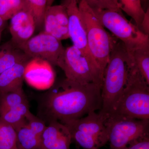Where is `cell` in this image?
<instances>
[{
	"instance_id": "obj_1",
	"label": "cell",
	"mask_w": 149,
	"mask_h": 149,
	"mask_svg": "<svg viewBox=\"0 0 149 149\" xmlns=\"http://www.w3.org/2000/svg\"><path fill=\"white\" fill-rule=\"evenodd\" d=\"M102 88L100 84H80L66 78L52 86L43 97L40 118L48 123L56 120L63 123L100 111Z\"/></svg>"
},
{
	"instance_id": "obj_32",
	"label": "cell",
	"mask_w": 149,
	"mask_h": 149,
	"mask_svg": "<svg viewBox=\"0 0 149 149\" xmlns=\"http://www.w3.org/2000/svg\"><path fill=\"white\" fill-rule=\"evenodd\" d=\"M3 49L2 50L0 51V57L2 55L3 53Z\"/></svg>"
},
{
	"instance_id": "obj_31",
	"label": "cell",
	"mask_w": 149,
	"mask_h": 149,
	"mask_svg": "<svg viewBox=\"0 0 149 149\" xmlns=\"http://www.w3.org/2000/svg\"><path fill=\"white\" fill-rule=\"evenodd\" d=\"M149 0H141V1L143 2L144 4H146L148 2Z\"/></svg>"
},
{
	"instance_id": "obj_25",
	"label": "cell",
	"mask_w": 149,
	"mask_h": 149,
	"mask_svg": "<svg viewBox=\"0 0 149 149\" xmlns=\"http://www.w3.org/2000/svg\"><path fill=\"white\" fill-rule=\"evenodd\" d=\"M27 124L30 130L41 137L47 125L46 122L40 118L34 115L31 112L26 116Z\"/></svg>"
},
{
	"instance_id": "obj_24",
	"label": "cell",
	"mask_w": 149,
	"mask_h": 149,
	"mask_svg": "<svg viewBox=\"0 0 149 149\" xmlns=\"http://www.w3.org/2000/svg\"><path fill=\"white\" fill-rule=\"evenodd\" d=\"M28 102L23 90L0 93V110L7 109Z\"/></svg>"
},
{
	"instance_id": "obj_30",
	"label": "cell",
	"mask_w": 149,
	"mask_h": 149,
	"mask_svg": "<svg viewBox=\"0 0 149 149\" xmlns=\"http://www.w3.org/2000/svg\"><path fill=\"white\" fill-rule=\"evenodd\" d=\"M55 0H47V7L52 6Z\"/></svg>"
},
{
	"instance_id": "obj_23",
	"label": "cell",
	"mask_w": 149,
	"mask_h": 149,
	"mask_svg": "<svg viewBox=\"0 0 149 149\" xmlns=\"http://www.w3.org/2000/svg\"><path fill=\"white\" fill-rule=\"evenodd\" d=\"M23 10H25L24 0H0V17L4 21Z\"/></svg>"
},
{
	"instance_id": "obj_29",
	"label": "cell",
	"mask_w": 149,
	"mask_h": 149,
	"mask_svg": "<svg viewBox=\"0 0 149 149\" xmlns=\"http://www.w3.org/2000/svg\"><path fill=\"white\" fill-rule=\"evenodd\" d=\"M5 22L0 17V31H1L4 26Z\"/></svg>"
},
{
	"instance_id": "obj_4",
	"label": "cell",
	"mask_w": 149,
	"mask_h": 149,
	"mask_svg": "<svg viewBox=\"0 0 149 149\" xmlns=\"http://www.w3.org/2000/svg\"><path fill=\"white\" fill-rule=\"evenodd\" d=\"M78 5L85 24L88 49L104 74L111 52L117 39L107 32L85 0H79Z\"/></svg>"
},
{
	"instance_id": "obj_28",
	"label": "cell",
	"mask_w": 149,
	"mask_h": 149,
	"mask_svg": "<svg viewBox=\"0 0 149 149\" xmlns=\"http://www.w3.org/2000/svg\"><path fill=\"white\" fill-rule=\"evenodd\" d=\"M140 29L144 34L149 36V8L148 7L141 22Z\"/></svg>"
},
{
	"instance_id": "obj_14",
	"label": "cell",
	"mask_w": 149,
	"mask_h": 149,
	"mask_svg": "<svg viewBox=\"0 0 149 149\" xmlns=\"http://www.w3.org/2000/svg\"><path fill=\"white\" fill-rule=\"evenodd\" d=\"M29 60L19 62L0 74V93L23 90L24 70Z\"/></svg>"
},
{
	"instance_id": "obj_22",
	"label": "cell",
	"mask_w": 149,
	"mask_h": 149,
	"mask_svg": "<svg viewBox=\"0 0 149 149\" xmlns=\"http://www.w3.org/2000/svg\"><path fill=\"white\" fill-rule=\"evenodd\" d=\"M3 50L0 57V74L19 62L31 59L19 49L18 51Z\"/></svg>"
},
{
	"instance_id": "obj_35",
	"label": "cell",
	"mask_w": 149,
	"mask_h": 149,
	"mask_svg": "<svg viewBox=\"0 0 149 149\" xmlns=\"http://www.w3.org/2000/svg\"><path fill=\"white\" fill-rule=\"evenodd\" d=\"M18 149V148H16V149Z\"/></svg>"
},
{
	"instance_id": "obj_12",
	"label": "cell",
	"mask_w": 149,
	"mask_h": 149,
	"mask_svg": "<svg viewBox=\"0 0 149 149\" xmlns=\"http://www.w3.org/2000/svg\"><path fill=\"white\" fill-rule=\"evenodd\" d=\"M10 19L12 41L18 48L32 37L36 28L35 21L32 15L24 10L15 14Z\"/></svg>"
},
{
	"instance_id": "obj_15",
	"label": "cell",
	"mask_w": 149,
	"mask_h": 149,
	"mask_svg": "<svg viewBox=\"0 0 149 149\" xmlns=\"http://www.w3.org/2000/svg\"><path fill=\"white\" fill-rule=\"evenodd\" d=\"M128 68H133L149 85V45L126 50Z\"/></svg>"
},
{
	"instance_id": "obj_3",
	"label": "cell",
	"mask_w": 149,
	"mask_h": 149,
	"mask_svg": "<svg viewBox=\"0 0 149 149\" xmlns=\"http://www.w3.org/2000/svg\"><path fill=\"white\" fill-rule=\"evenodd\" d=\"M149 85L138 70L128 68L125 87L109 116L149 119Z\"/></svg>"
},
{
	"instance_id": "obj_17",
	"label": "cell",
	"mask_w": 149,
	"mask_h": 149,
	"mask_svg": "<svg viewBox=\"0 0 149 149\" xmlns=\"http://www.w3.org/2000/svg\"><path fill=\"white\" fill-rule=\"evenodd\" d=\"M17 147L18 149H42L41 137L27 125V123L15 129Z\"/></svg>"
},
{
	"instance_id": "obj_19",
	"label": "cell",
	"mask_w": 149,
	"mask_h": 149,
	"mask_svg": "<svg viewBox=\"0 0 149 149\" xmlns=\"http://www.w3.org/2000/svg\"><path fill=\"white\" fill-rule=\"evenodd\" d=\"M120 9L130 17L140 29L145 11L141 0H118Z\"/></svg>"
},
{
	"instance_id": "obj_7",
	"label": "cell",
	"mask_w": 149,
	"mask_h": 149,
	"mask_svg": "<svg viewBox=\"0 0 149 149\" xmlns=\"http://www.w3.org/2000/svg\"><path fill=\"white\" fill-rule=\"evenodd\" d=\"M58 66L66 79L82 84L95 83L102 85L104 74L93 59L73 45L65 49Z\"/></svg>"
},
{
	"instance_id": "obj_5",
	"label": "cell",
	"mask_w": 149,
	"mask_h": 149,
	"mask_svg": "<svg viewBox=\"0 0 149 149\" xmlns=\"http://www.w3.org/2000/svg\"><path fill=\"white\" fill-rule=\"evenodd\" d=\"M106 120L93 111L85 117L63 124L69 130L72 140L83 149H99L108 142Z\"/></svg>"
},
{
	"instance_id": "obj_8",
	"label": "cell",
	"mask_w": 149,
	"mask_h": 149,
	"mask_svg": "<svg viewBox=\"0 0 149 149\" xmlns=\"http://www.w3.org/2000/svg\"><path fill=\"white\" fill-rule=\"evenodd\" d=\"M110 149H123L133 141L149 136V119L109 116L106 120Z\"/></svg>"
},
{
	"instance_id": "obj_18",
	"label": "cell",
	"mask_w": 149,
	"mask_h": 149,
	"mask_svg": "<svg viewBox=\"0 0 149 149\" xmlns=\"http://www.w3.org/2000/svg\"><path fill=\"white\" fill-rule=\"evenodd\" d=\"M44 32L62 41L69 38L68 28L62 26L55 16L52 6L46 8L44 24Z\"/></svg>"
},
{
	"instance_id": "obj_21",
	"label": "cell",
	"mask_w": 149,
	"mask_h": 149,
	"mask_svg": "<svg viewBox=\"0 0 149 149\" xmlns=\"http://www.w3.org/2000/svg\"><path fill=\"white\" fill-rule=\"evenodd\" d=\"M25 10L34 18L36 27L41 28L44 24V17L47 8V0H24Z\"/></svg>"
},
{
	"instance_id": "obj_11",
	"label": "cell",
	"mask_w": 149,
	"mask_h": 149,
	"mask_svg": "<svg viewBox=\"0 0 149 149\" xmlns=\"http://www.w3.org/2000/svg\"><path fill=\"white\" fill-rule=\"evenodd\" d=\"M24 79L29 85L35 88H49L54 82V72L52 65L47 61L32 58L25 67Z\"/></svg>"
},
{
	"instance_id": "obj_13",
	"label": "cell",
	"mask_w": 149,
	"mask_h": 149,
	"mask_svg": "<svg viewBox=\"0 0 149 149\" xmlns=\"http://www.w3.org/2000/svg\"><path fill=\"white\" fill-rule=\"evenodd\" d=\"M41 140L42 149H70L72 141L66 126L56 120L48 123Z\"/></svg>"
},
{
	"instance_id": "obj_26",
	"label": "cell",
	"mask_w": 149,
	"mask_h": 149,
	"mask_svg": "<svg viewBox=\"0 0 149 149\" xmlns=\"http://www.w3.org/2000/svg\"><path fill=\"white\" fill-rule=\"evenodd\" d=\"M93 9L120 10L118 0H85Z\"/></svg>"
},
{
	"instance_id": "obj_33",
	"label": "cell",
	"mask_w": 149,
	"mask_h": 149,
	"mask_svg": "<svg viewBox=\"0 0 149 149\" xmlns=\"http://www.w3.org/2000/svg\"><path fill=\"white\" fill-rule=\"evenodd\" d=\"M1 31H0V40H1Z\"/></svg>"
},
{
	"instance_id": "obj_10",
	"label": "cell",
	"mask_w": 149,
	"mask_h": 149,
	"mask_svg": "<svg viewBox=\"0 0 149 149\" xmlns=\"http://www.w3.org/2000/svg\"><path fill=\"white\" fill-rule=\"evenodd\" d=\"M62 4L67 13L68 33L73 45L93 59L88 49L85 24L77 0H63Z\"/></svg>"
},
{
	"instance_id": "obj_9",
	"label": "cell",
	"mask_w": 149,
	"mask_h": 149,
	"mask_svg": "<svg viewBox=\"0 0 149 149\" xmlns=\"http://www.w3.org/2000/svg\"><path fill=\"white\" fill-rule=\"evenodd\" d=\"M30 58H40L57 66L64 55L61 41L43 31L18 48Z\"/></svg>"
},
{
	"instance_id": "obj_27",
	"label": "cell",
	"mask_w": 149,
	"mask_h": 149,
	"mask_svg": "<svg viewBox=\"0 0 149 149\" xmlns=\"http://www.w3.org/2000/svg\"><path fill=\"white\" fill-rule=\"evenodd\" d=\"M123 149H149V136L133 141Z\"/></svg>"
},
{
	"instance_id": "obj_16",
	"label": "cell",
	"mask_w": 149,
	"mask_h": 149,
	"mask_svg": "<svg viewBox=\"0 0 149 149\" xmlns=\"http://www.w3.org/2000/svg\"><path fill=\"white\" fill-rule=\"evenodd\" d=\"M28 102L7 109L0 110V117L15 129L27 123L26 116L30 112Z\"/></svg>"
},
{
	"instance_id": "obj_20",
	"label": "cell",
	"mask_w": 149,
	"mask_h": 149,
	"mask_svg": "<svg viewBox=\"0 0 149 149\" xmlns=\"http://www.w3.org/2000/svg\"><path fill=\"white\" fill-rule=\"evenodd\" d=\"M16 148V130L0 117V149Z\"/></svg>"
},
{
	"instance_id": "obj_6",
	"label": "cell",
	"mask_w": 149,
	"mask_h": 149,
	"mask_svg": "<svg viewBox=\"0 0 149 149\" xmlns=\"http://www.w3.org/2000/svg\"><path fill=\"white\" fill-rule=\"evenodd\" d=\"M93 10L103 27L122 42L126 50L149 45V36L128 21L121 10Z\"/></svg>"
},
{
	"instance_id": "obj_2",
	"label": "cell",
	"mask_w": 149,
	"mask_h": 149,
	"mask_svg": "<svg viewBox=\"0 0 149 149\" xmlns=\"http://www.w3.org/2000/svg\"><path fill=\"white\" fill-rule=\"evenodd\" d=\"M127 51L124 44L116 40L104 71L102 88V107L98 113L107 119L118 100L128 74Z\"/></svg>"
},
{
	"instance_id": "obj_34",
	"label": "cell",
	"mask_w": 149,
	"mask_h": 149,
	"mask_svg": "<svg viewBox=\"0 0 149 149\" xmlns=\"http://www.w3.org/2000/svg\"><path fill=\"white\" fill-rule=\"evenodd\" d=\"M77 2H78H78H79V0H77Z\"/></svg>"
}]
</instances>
